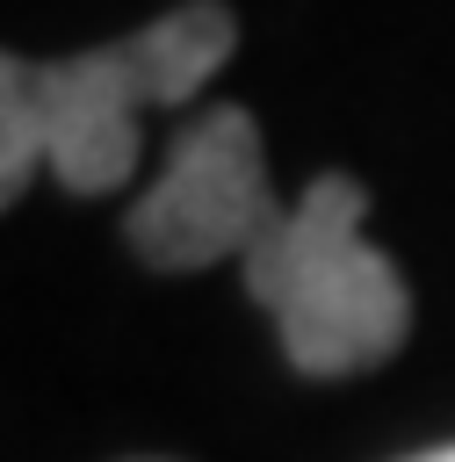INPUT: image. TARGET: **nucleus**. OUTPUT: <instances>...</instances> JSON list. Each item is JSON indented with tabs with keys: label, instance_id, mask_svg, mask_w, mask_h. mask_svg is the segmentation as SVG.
I'll list each match as a JSON object with an SVG mask.
<instances>
[{
	"label": "nucleus",
	"instance_id": "4",
	"mask_svg": "<svg viewBox=\"0 0 455 462\" xmlns=\"http://www.w3.org/2000/svg\"><path fill=\"white\" fill-rule=\"evenodd\" d=\"M43 166V116H36V65L0 51V209Z\"/></svg>",
	"mask_w": 455,
	"mask_h": 462
},
{
	"label": "nucleus",
	"instance_id": "1",
	"mask_svg": "<svg viewBox=\"0 0 455 462\" xmlns=\"http://www.w3.org/2000/svg\"><path fill=\"white\" fill-rule=\"evenodd\" d=\"M361 188L347 173H318L238 260L246 289L282 332V354L303 375H354L404 346L412 296L404 274L361 231Z\"/></svg>",
	"mask_w": 455,
	"mask_h": 462
},
{
	"label": "nucleus",
	"instance_id": "2",
	"mask_svg": "<svg viewBox=\"0 0 455 462\" xmlns=\"http://www.w3.org/2000/svg\"><path fill=\"white\" fill-rule=\"evenodd\" d=\"M238 22L217 0H188L152 29L36 65V116H43V166L72 195H108L137 173V116L188 101L231 58Z\"/></svg>",
	"mask_w": 455,
	"mask_h": 462
},
{
	"label": "nucleus",
	"instance_id": "3",
	"mask_svg": "<svg viewBox=\"0 0 455 462\" xmlns=\"http://www.w3.org/2000/svg\"><path fill=\"white\" fill-rule=\"evenodd\" d=\"M274 217L282 202L267 195L260 130L246 108L217 101L166 144V166L130 202L123 231L152 267H209V260H246Z\"/></svg>",
	"mask_w": 455,
	"mask_h": 462
},
{
	"label": "nucleus",
	"instance_id": "5",
	"mask_svg": "<svg viewBox=\"0 0 455 462\" xmlns=\"http://www.w3.org/2000/svg\"><path fill=\"white\" fill-rule=\"evenodd\" d=\"M412 462H455V440H448V448H426V455H412Z\"/></svg>",
	"mask_w": 455,
	"mask_h": 462
}]
</instances>
